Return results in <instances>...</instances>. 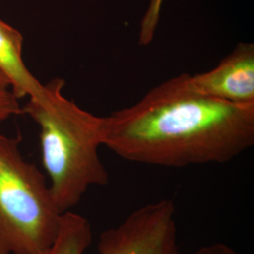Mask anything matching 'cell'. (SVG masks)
<instances>
[{
    "mask_svg": "<svg viewBox=\"0 0 254 254\" xmlns=\"http://www.w3.org/2000/svg\"><path fill=\"white\" fill-rule=\"evenodd\" d=\"M254 144V104L217 100L182 73L135 105L103 117V145L128 161L161 167L225 163Z\"/></svg>",
    "mask_w": 254,
    "mask_h": 254,
    "instance_id": "6da1fadb",
    "label": "cell"
},
{
    "mask_svg": "<svg viewBox=\"0 0 254 254\" xmlns=\"http://www.w3.org/2000/svg\"><path fill=\"white\" fill-rule=\"evenodd\" d=\"M64 86V79H52L39 97L29 98L22 108L40 127L43 166L63 214L77 205L90 187L106 186L109 180L98 154L103 145V117L67 99Z\"/></svg>",
    "mask_w": 254,
    "mask_h": 254,
    "instance_id": "7a4b0ae2",
    "label": "cell"
},
{
    "mask_svg": "<svg viewBox=\"0 0 254 254\" xmlns=\"http://www.w3.org/2000/svg\"><path fill=\"white\" fill-rule=\"evenodd\" d=\"M63 213L46 177L24 159L19 139L0 134V254H46Z\"/></svg>",
    "mask_w": 254,
    "mask_h": 254,
    "instance_id": "3957f363",
    "label": "cell"
},
{
    "mask_svg": "<svg viewBox=\"0 0 254 254\" xmlns=\"http://www.w3.org/2000/svg\"><path fill=\"white\" fill-rule=\"evenodd\" d=\"M175 213L171 200L136 209L116 227L101 234L99 254H180Z\"/></svg>",
    "mask_w": 254,
    "mask_h": 254,
    "instance_id": "277c9868",
    "label": "cell"
},
{
    "mask_svg": "<svg viewBox=\"0 0 254 254\" xmlns=\"http://www.w3.org/2000/svg\"><path fill=\"white\" fill-rule=\"evenodd\" d=\"M191 87L200 94L217 100L254 104V45L239 43L212 70L190 74Z\"/></svg>",
    "mask_w": 254,
    "mask_h": 254,
    "instance_id": "5b68a950",
    "label": "cell"
},
{
    "mask_svg": "<svg viewBox=\"0 0 254 254\" xmlns=\"http://www.w3.org/2000/svg\"><path fill=\"white\" fill-rule=\"evenodd\" d=\"M23 43L21 32L0 20V70L8 77L19 100L27 96L37 98L45 89L23 61Z\"/></svg>",
    "mask_w": 254,
    "mask_h": 254,
    "instance_id": "8992f818",
    "label": "cell"
},
{
    "mask_svg": "<svg viewBox=\"0 0 254 254\" xmlns=\"http://www.w3.org/2000/svg\"><path fill=\"white\" fill-rule=\"evenodd\" d=\"M91 240L92 232L88 219L67 211L62 216L58 236L46 254H84Z\"/></svg>",
    "mask_w": 254,
    "mask_h": 254,
    "instance_id": "52a82bcc",
    "label": "cell"
},
{
    "mask_svg": "<svg viewBox=\"0 0 254 254\" xmlns=\"http://www.w3.org/2000/svg\"><path fill=\"white\" fill-rule=\"evenodd\" d=\"M21 113L19 99L13 93L8 77L0 70V126L11 116Z\"/></svg>",
    "mask_w": 254,
    "mask_h": 254,
    "instance_id": "ba28073f",
    "label": "cell"
},
{
    "mask_svg": "<svg viewBox=\"0 0 254 254\" xmlns=\"http://www.w3.org/2000/svg\"><path fill=\"white\" fill-rule=\"evenodd\" d=\"M162 3L163 0H150L149 7L140 24L138 37V44L140 46H148L153 42L160 19Z\"/></svg>",
    "mask_w": 254,
    "mask_h": 254,
    "instance_id": "9c48e42d",
    "label": "cell"
},
{
    "mask_svg": "<svg viewBox=\"0 0 254 254\" xmlns=\"http://www.w3.org/2000/svg\"><path fill=\"white\" fill-rule=\"evenodd\" d=\"M191 254H239L231 246L224 243H213L202 246Z\"/></svg>",
    "mask_w": 254,
    "mask_h": 254,
    "instance_id": "30bf717a",
    "label": "cell"
}]
</instances>
